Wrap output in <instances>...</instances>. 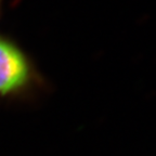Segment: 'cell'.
<instances>
[{"label":"cell","mask_w":156,"mask_h":156,"mask_svg":"<svg viewBox=\"0 0 156 156\" xmlns=\"http://www.w3.org/2000/svg\"><path fill=\"white\" fill-rule=\"evenodd\" d=\"M49 90L35 58L13 37L0 33V101L33 102Z\"/></svg>","instance_id":"obj_1"},{"label":"cell","mask_w":156,"mask_h":156,"mask_svg":"<svg viewBox=\"0 0 156 156\" xmlns=\"http://www.w3.org/2000/svg\"><path fill=\"white\" fill-rule=\"evenodd\" d=\"M2 5H3V0H0V17H1V13H2Z\"/></svg>","instance_id":"obj_2"}]
</instances>
